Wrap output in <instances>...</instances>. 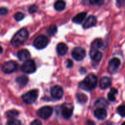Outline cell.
Returning <instances> with one entry per match:
<instances>
[{"instance_id":"obj_8","label":"cell","mask_w":125,"mask_h":125,"mask_svg":"<svg viewBox=\"0 0 125 125\" xmlns=\"http://www.w3.org/2000/svg\"><path fill=\"white\" fill-rule=\"evenodd\" d=\"M72 56L74 60L77 61H81L84 59L86 56V52L85 50L81 47H76L72 52Z\"/></svg>"},{"instance_id":"obj_26","label":"cell","mask_w":125,"mask_h":125,"mask_svg":"<svg viewBox=\"0 0 125 125\" xmlns=\"http://www.w3.org/2000/svg\"><path fill=\"white\" fill-rule=\"evenodd\" d=\"M117 112L122 117H125V105L120 106L117 108Z\"/></svg>"},{"instance_id":"obj_12","label":"cell","mask_w":125,"mask_h":125,"mask_svg":"<svg viewBox=\"0 0 125 125\" xmlns=\"http://www.w3.org/2000/svg\"><path fill=\"white\" fill-rule=\"evenodd\" d=\"M17 57L19 59L20 61L25 62L27 60L29 59L31 57V54L28 50L23 49L18 51L17 53Z\"/></svg>"},{"instance_id":"obj_30","label":"cell","mask_w":125,"mask_h":125,"mask_svg":"<svg viewBox=\"0 0 125 125\" xmlns=\"http://www.w3.org/2000/svg\"><path fill=\"white\" fill-rule=\"evenodd\" d=\"M107 98H108L109 101H112V102L115 101L116 100L115 96V94H113L112 92H110L107 94Z\"/></svg>"},{"instance_id":"obj_28","label":"cell","mask_w":125,"mask_h":125,"mask_svg":"<svg viewBox=\"0 0 125 125\" xmlns=\"http://www.w3.org/2000/svg\"><path fill=\"white\" fill-rule=\"evenodd\" d=\"M104 0H89V2L92 5L101 6L103 4Z\"/></svg>"},{"instance_id":"obj_1","label":"cell","mask_w":125,"mask_h":125,"mask_svg":"<svg viewBox=\"0 0 125 125\" xmlns=\"http://www.w3.org/2000/svg\"><path fill=\"white\" fill-rule=\"evenodd\" d=\"M29 33L28 30L25 28H22L13 35L11 40V44L15 47L20 46L26 42Z\"/></svg>"},{"instance_id":"obj_37","label":"cell","mask_w":125,"mask_h":125,"mask_svg":"<svg viewBox=\"0 0 125 125\" xmlns=\"http://www.w3.org/2000/svg\"><path fill=\"white\" fill-rule=\"evenodd\" d=\"M123 125H125V122H123Z\"/></svg>"},{"instance_id":"obj_21","label":"cell","mask_w":125,"mask_h":125,"mask_svg":"<svg viewBox=\"0 0 125 125\" xmlns=\"http://www.w3.org/2000/svg\"><path fill=\"white\" fill-rule=\"evenodd\" d=\"M103 45V40L101 39H96L92 42L91 45V50H98L99 48H101Z\"/></svg>"},{"instance_id":"obj_27","label":"cell","mask_w":125,"mask_h":125,"mask_svg":"<svg viewBox=\"0 0 125 125\" xmlns=\"http://www.w3.org/2000/svg\"><path fill=\"white\" fill-rule=\"evenodd\" d=\"M13 17H14V19L16 21H21L24 18V15L23 13H21V12H17V13L14 15Z\"/></svg>"},{"instance_id":"obj_4","label":"cell","mask_w":125,"mask_h":125,"mask_svg":"<svg viewBox=\"0 0 125 125\" xmlns=\"http://www.w3.org/2000/svg\"><path fill=\"white\" fill-rule=\"evenodd\" d=\"M21 70L25 73H32L36 70V66L33 60L28 59L21 66Z\"/></svg>"},{"instance_id":"obj_33","label":"cell","mask_w":125,"mask_h":125,"mask_svg":"<svg viewBox=\"0 0 125 125\" xmlns=\"http://www.w3.org/2000/svg\"><path fill=\"white\" fill-rule=\"evenodd\" d=\"M0 13H1V15H6L8 13V10L6 8H4V7H1V9H0Z\"/></svg>"},{"instance_id":"obj_11","label":"cell","mask_w":125,"mask_h":125,"mask_svg":"<svg viewBox=\"0 0 125 125\" xmlns=\"http://www.w3.org/2000/svg\"><path fill=\"white\" fill-rule=\"evenodd\" d=\"M121 62L120 60L117 57H114L110 61L109 63L108 70L110 73H114L116 70L118 68L119 66L120 65Z\"/></svg>"},{"instance_id":"obj_16","label":"cell","mask_w":125,"mask_h":125,"mask_svg":"<svg viewBox=\"0 0 125 125\" xmlns=\"http://www.w3.org/2000/svg\"><path fill=\"white\" fill-rule=\"evenodd\" d=\"M111 85V79L105 76L101 78L100 81V87L101 89H106Z\"/></svg>"},{"instance_id":"obj_35","label":"cell","mask_w":125,"mask_h":125,"mask_svg":"<svg viewBox=\"0 0 125 125\" xmlns=\"http://www.w3.org/2000/svg\"><path fill=\"white\" fill-rule=\"evenodd\" d=\"M111 92L113 93V94H114L115 95L118 94V90H117L116 89H115V88H112V89H111Z\"/></svg>"},{"instance_id":"obj_31","label":"cell","mask_w":125,"mask_h":125,"mask_svg":"<svg viewBox=\"0 0 125 125\" xmlns=\"http://www.w3.org/2000/svg\"><path fill=\"white\" fill-rule=\"evenodd\" d=\"M7 125H21V122L19 120H12L9 121V122L7 123Z\"/></svg>"},{"instance_id":"obj_3","label":"cell","mask_w":125,"mask_h":125,"mask_svg":"<svg viewBox=\"0 0 125 125\" xmlns=\"http://www.w3.org/2000/svg\"><path fill=\"white\" fill-rule=\"evenodd\" d=\"M38 97L37 90H32L22 96V100L24 103L31 104L36 101Z\"/></svg>"},{"instance_id":"obj_5","label":"cell","mask_w":125,"mask_h":125,"mask_svg":"<svg viewBox=\"0 0 125 125\" xmlns=\"http://www.w3.org/2000/svg\"><path fill=\"white\" fill-rule=\"evenodd\" d=\"M48 43V39L47 37L43 35H39L34 41V46L39 50L46 47Z\"/></svg>"},{"instance_id":"obj_22","label":"cell","mask_w":125,"mask_h":125,"mask_svg":"<svg viewBox=\"0 0 125 125\" xmlns=\"http://www.w3.org/2000/svg\"><path fill=\"white\" fill-rule=\"evenodd\" d=\"M65 2L63 0H58L54 3V8L57 11H62L65 8Z\"/></svg>"},{"instance_id":"obj_32","label":"cell","mask_w":125,"mask_h":125,"mask_svg":"<svg viewBox=\"0 0 125 125\" xmlns=\"http://www.w3.org/2000/svg\"><path fill=\"white\" fill-rule=\"evenodd\" d=\"M66 65H67V68H72L73 66V62H72V60L67 59L66 62Z\"/></svg>"},{"instance_id":"obj_18","label":"cell","mask_w":125,"mask_h":125,"mask_svg":"<svg viewBox=\"0 0 125 125\" xmlns=\"http://www.w3.org/2000/svg\"><path fill=\"white\" fill-rule=\"evenodd\" d=\"M28 78L26 76H18L16 78V83L18 84V85L20 87H23L26 85L28 83Z\"/></svg>"},{"instance_id":"obj_24","label":"cell","mask_w":125,"mask_h":125,"mask_svg":"<svg viewBox=\"0 0 125 125\" xmlns=\"http://www.w3.org/2000/svg\"><path fill=\"white\" fill-rule=\"evenodd\" d=\"M57 31V28L55 24H52L47 29V33L50 36H53L56 34Z\"/></svg>"},{"instance_id":"obj_6","label":"cell","mask_w":125,"mask_h":125,"mask_svg":"<svg viewBox=\"0 0 125 125\" xmlns=\"http://www.w3.org/2000/svg\"><path fill=\"white\" fill-rule=\"evenodd\" d=\"M73 104L71 103H64L61 106V112L63 117L65 119H68L72 117L73 112Z\"/></svg>"},{"instance_id":"obj_19","label":"cell","mask_w":125,"mask_h":125,"mask_svg":"<svg viewBox=\"0 0 125 125\" xmlns=\"http://www.w3.org/2000/svg\"><path fill=\"white\" fill-rule=\"evenodd\" d=\"M86 15L87 13L85 12H81L79 14L76 15L73 18V21L75 23L80 24V23H81L83 21V20H84V18H85Z\"/></svg>"},{"instance_id":"obj_25","label":"cell","mask_w":125,"mask_h":125,"mask_svg":"<svg viewBox=\"0 0 125 125\" xmlns=\"http://www.w3.org/2000/svg\"><path fill=\"white\" fill-rule=\"evenodd\" d=\"M19 113L16 110H10V111H7L6 113V116L8 118H13L15 117H17Z\"/></svg>"},{"instance_id":"obj_13","label":"cell","mask_w":125,"mask_h":125,"mask_svg":"<svg viewBox=\"0 0 125 125\" xmlns=\"http://www.w3.org/2000/svg\"><path fill=\"white\" fill-rule=\"evenodd\" d=\"M94 115L100 120H104L107 117V112L105 110L104 108L103 107H99L96 110H95L94 112Z\"/></svg>"},{"instance_id":"obj_29","label":"cell","mask_w":125,"mask_h":125,"mask_svg":"<svg viewBox=\"0 0 125 125\" xmlns=\"http://www.w3.org/2000/svg\"><path fill=\"white\" fill-rule=\"evenodd\" d=\"M38 10V7L36 6V5H31L30 7H29V12L31 13H34L35 12H36Z\"/></svg>"},{"instance_id":"obj_15","label":"cell","mask_w":125,"mask_h":125,"mask_svg":"<svg viewBox=\"0 0 125 125\" xmlns=\"http://www.w3.org/2000/svg\"><path fill=\"white\" fill-rule=\"evenodd\" d=\"M90 56L92 59L96 62H100L103 57L102 53L96 50H90Z\"/></svg>"},{"instance_id":"obj_20","label":"cell","mask_w":125,"mask_h":125,"mask_svg":"<svg viewBox=\"0 0 125 125\" xmlns=\"http://www.w3.org/2000/svg\"><path fill=\"white\" fill-rule=\"evenodd\" d=\"M95 106L98 108L99 107H103V108L105 109L108 107V103L104 98H100L96 101V103H95Z\"/></svg>"},{"instance_id":"obj_7","label":"cell","mask_w":125,"mask_h":125,"mask_svg":"<svg viewBox=\"0 0 125 125\" xmlns=\"http://www.w3.org/2000/svg\"><path fill=\"white\" fill-rule=\"evenodd\" d=\"M18 68V64L14 61H9L3 63L2 66V71L5 73L9 74L15 72Z\"/></svg>"},{"instance_id":"obj_23","label":"cell","mask_w":125,"mask_h":125,"mask_svg":"<svg viewBox=\"0 0 125 125\" xmlns=\"http://www.w3.org/2000/svg\"><path fill=\"white\" fill-rule=\"evenodd\" d=\"M76 98L78 102L81 104H85L87 101V97L85 95L83 94H77Z\"/></svg>"},{"instance_id":"obj_34","label":"cell","mask_w":125,"mask_h":125,"mask_svg":"<svg viewBox=\"0 0 125 125\" xmlns=\"http://www.w3.org/2000/svg\"><path fill=\"white\" fill-rule=\"evenodd\" d=\"M31 125H42V123L40 122L39 120H34V122H31Z\"/></svg>"},{"instance_id":"obj_9","label":"cell","mask_w":125,"mask_h":125,"mask_svg":"<svg viewBox=\"0 0 125 125\" xmlns=\"http://www.w3.org/2000/svg\"><path fill=\"white\" fill-rule=\"evenodd\" d=\"M52 113V109L50 106H44L38 110L37 115L43 120H47L51 117Z\"/></svg>"},{"instance_id":"obj_14","label":"cell","mask_w":125,"mask_h":125,"mask_svg":"<svg viewBox=\"0 0 125 125\" xmlns=\"http://www.w3.org/2000/svg\"><path fill=\"white\" fill-rule=\"evenodd\" d=\"M96 23V18L95 16L90 15L88 17L83 24V28L84 29H87L91 27L94 26Z\"/></svg>"},{"instance_id":"obj_10","label":"cell","mask_w":125,"mask_h":125,"mask_svg":"<svg viewBox=\"0 0 125 125\" xmlns=\"http://www.w3.org/2000/svg\"><path fill=\"white\" fill-rule=\"evenodd\" d=\"M51 95L55 100H60L62 98L63 95L62 88L59 85H55L51 89Z\"/></svg>"},{"instance_id":"obj_36","label":"cell","mask_w":125,"mask_h":125,"mask_svg":"<svg viewBox=\"0 0 125 125\" xmlns=\"http://www.w3.org/2000/svg\"><path fill=\"white\" fill-rule=\"evenodd\" d=\"M87 123L88 124H95V123H94V122H92V121H90V120L87 122Z\"/></svg>"},{"instance_id":"obj_17","label":"cell","mask_w":125,"mask_h":125,"mask_svg":"<svg viewBox=\"0 0 125 125\" xmlns=\"http://www.w3.org/2000/svg\"><path fill=\"white\" fill-rule=\"evenodd\" d=\"M56 50L58 54H59L60 56H63L68 51V46L63 43H60L57 45Z\"/></svg>"},{"instance_id":"obj_2","label":"cell","mask_w":125,"mask_h":125,"mask_svg":"<svg viewBox=\"0 0 125 125\" xmlns=\"http://www.w3.org/2000/svg\"><path fill=\"white\" fill-rule=\"evenodd\" d=\"M97 84V78L94 74H89L84 81L79 83V87L84 90L90 91L95 89Z\"/></svg>"}]
</instances>
